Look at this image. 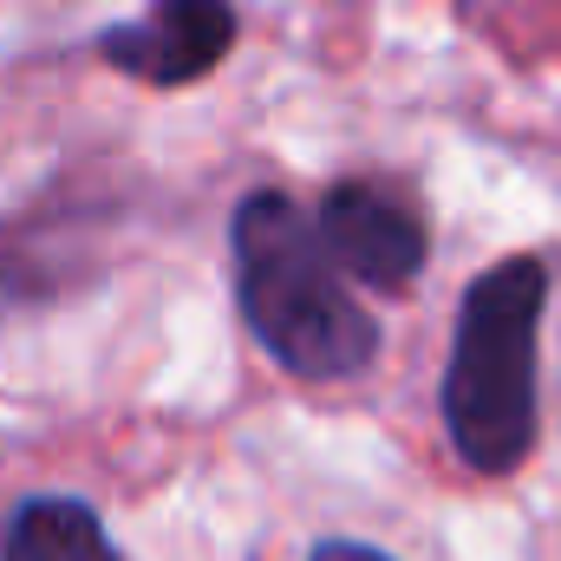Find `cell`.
Wrapping results in <instances>:
<instances>
[{"instance_id":"obj_1","label":"cell","mask_w":561,"mask_h":561,"mask_svg":"<svg viewBox=\"0 0 561 561\" xmlns=\"http://www.w3.org/2000/svg\"><path fill=\"white\" fill-rule=\"evenodd\" d=\"M236 300L249 333L280 373L307 386L353 379L379 359L373 313L340 287V268L307 222V209L280 190H255L236 209Z\"/></svg>"},{"instance_id":"obj_2","label":"cell","mask_w":561,"mask_h":561,"mask_svg":"<svg viewBox=\"0 0 561 561\" xmlns=\"http://www.w3.org/2000/svg\"><path fill=\"white\" fill-rule=\"evenodd\" d=\"M549 268L510 255L470 280L457 307V340L444 366V431L457 457L483 477H510L536 450V333Z\"/></svg>"},{"instance_id":"obj_3","label":"cell","mask_w":561,"mask_h":561,"mask_svg":"<svg viewBox=\"0 0 561 561\" xmlns=\"http://www.w3.org/2000/svg\"><path fill=\"white\" fill-rule=\"evenodd\" d=\"M313 229L340 275H353L359 287H379V294L412 287L431 255V236H424V216L412 209V196H399L392 183H373V176L333 183L313 209Z\"/></svg>"},{"instance_id":"obj_4","label":"cell","mask_w":561,"mask_h":561,"mask_svg":"<svg viewBox=\"0 0 561 561\" xmlns=\"http://www.w3.org/2000/svg\"><path fill=\"white\" fill-rule=\"evenodd\" d=\"M236 46V7L229 0H150L138 20L112 26L99 39L105 66L144 85H196L209 79Z\"/></svg>"},{"instance_id":"obj_5","label":"cell","mask_w":561,"mask_h":561,"mask_svg":"<svg viewBox=\"0 0 561 561\" xmlns=\"http://www.w3.org/2000/svg\"><path fill=\"white\" fill-rule=\"evenodd\" d=\"M0 561H118V549L79 496H33L13 510Z\"/></svg>"},{"instance_id":"obj_6","label":"cell","mask_w":561,"mask_h":561,"mask_svg":"<svg viewBox=\"0 0 561 561\" xmlns=\"http://www.w3.org/2000/svg\"><path fill=\"white\" fill-rule=\"evenodd\" d=\"M307 561H392V556H379V549H366V542H346V536H333V542H320Z\"/></svg>"}]
</instances>
